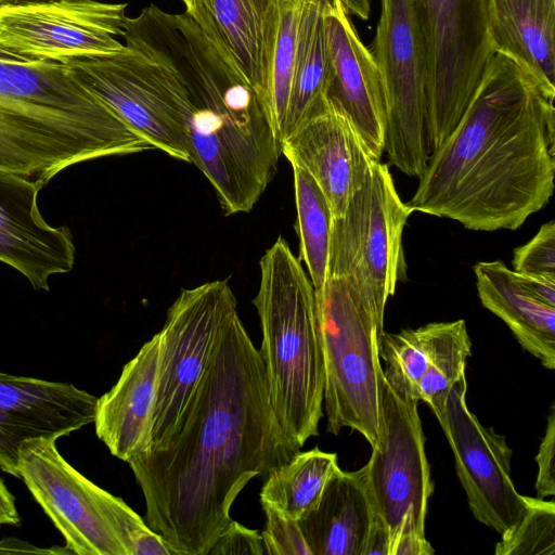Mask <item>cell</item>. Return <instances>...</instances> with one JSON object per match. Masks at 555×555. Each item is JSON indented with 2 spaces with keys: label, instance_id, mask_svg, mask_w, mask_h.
<instances>
[{
  "label": "cell",
  "instance_id": "cell-1",
  "mask_svg": "<svg viewBox=\"0 0 555 555\" xmlns=\"http://www.w3.org/2000/svg\"><path fill=\"white\" fill-rule=\"evenodd\" d=\"M298 451L275 416L259 351L236 311L171 433L128 464L145 524L173 555H208L245 486Z\"/></svg>",
  "mask_w": 555,
  "mask_h": 555
},
{
  "label": "cell",
  "instance_id": "cell-2",
  "mask_svg": "<svg viewBox=\"0 0 555 555\" xmlns=\"http://www.w3.org/2000/svg\"><path fill=\"white\" fill-rule=\"evenodd\" d=\"M554 98L512 59L494 53L408 205L474 231L521 227L554 193Z\"/></svg>",
  "mask_w": 555,
  "mask_h": 555
},
{
  "label": "cell",
  "instance_id": "cell-3",
  "mask_svg": "<svg viewBox=\"0 0 555 555\" xmlns=\"http://www.w3.org/2000/svg\"><path fill=\"white\" fill-rule=\"evenodd\" d=\"M121 39L156 64L183 116L189 163L210 182L224 214L251 210L282 154L254 88L185 12L150 4L127 17Z\"/></svg>",
  "mask_w": 555,
  "mask_h": 555
},
{
  "label": "cell",
  "instance_id": "cell-4",
  "mask_svg": "<svg viewBox=\"0 0 555 555\" xmlns=\"http://www.w3.org/2000/svg\"><path fill=\"white\" fill-rule=\"evenodd\" d=\"M153 149L64 63L0 48V170L46 185L75 164Z\"/></svg>",
  "mask_w": 555,
  "mask_h": 555
},
{
  "label": "cell",
  "instance_id": "cell-5",
  "mask_svg": "<svg viewBox=\"0 0 555 555\" xmlns=\"http://www.w3.org/2000/svg\"><path fill=\"white\" fill-rule=\"evenodd\" d=\"M253 304L260 321L258 351L270 401L284 434L300 450L319 434L325 369L314 289L282 237L260 259Z\"/></svg>",
  "mask_w": 555,
  "mask_h": 555
},
{
  "label": "cell",
  "instance_id": "cell-6",
  "mask_svg": "<svg viewBox=\"0 0 555 555\" xmlns=\"http://www.w3.org/2000/svg\"><path fill=\"white\" fill-rule=\"evenodd\" d=\"M315 299L325 369L326 430L338 435L349 427L372 448L379 427L384 312L341 276H328Z\"/></svg>",
  "mask_w": 555,
  "mask_h": 555
},
{
  "label": "cell",
  "instance_id": "cell-7",
  "mask_svg": "<svg viewBox=\"0 0 555 555\" xmlns=\"http://www.w3.org/2000/svg\"><path fill=\"white\" fill-rule=\"evenodd\" d=\"M412 212L400 198L388 165L375 162L344 215L333 218L328 276L345 278L385 313L403 264L402 233Z\"/></svg>",
  "mask_w": 555,
  "mask_h": 555
},
{
  "label": "cell",
  "instance_id": "cell-8",
  "mask_svg": "<svg viewBox=\"0 0 555 555\" xmlns=\"http://www.w3.org/2000/svg\"><path fill=\"white\" fill-rule=\"evenodd\" d=\"M371 51L380 72L386 102L385 147L389 163L420 177L426 147L428 51L416 0H380Z\"/></svg>",
  "mask_w": 555,
  "mask_h": 555
},
{
  "label": "cell",
  "instance_id": "cell-9",
  "mask_svg": "<svg viewBox=\"0 0 555 555\" xmlns=\"http://www.w3.org/2000/svg\"><path fill=\"white\" fill-rule=\"evenodd\" d=\"M428 51L426 147L430 155L468 106L494 51L486 0H416Z\"/></svg>",
  "mask_w": 555,
  "mask_h": 555
},
{
  "label": "cell",
  "instance_id": "cell-10",
  "mask_svg": "<svg viewBox=\"0 0 555 555\" xmlns=\"http://www.w3.org/2000/svg\"><path fill=\"white\" fill-rule=\"evenodd\" d=\"M417 405L382 371L378 439L364 467L374 508L389 530V552L403 532L425 534L434 491Z\"/></svg>",
  "mask_w": 555,
  "mask_h": 555
},
{
  "label": "cell",
  "instance_id": "cell-11",
  "mask_svg": "<svg viewBox=\"0 0 555 555\" xmlns=\"http://www.w3.org/2000/svg\"><path fill=\"white\" fill-rule=\"evenodd\" d=\"M237 311L227 281L183 289L167 312L159 338L158 383L149 449L173 429L210 360L218 335ZM147 449V450H149Z\"/></svg>",
  "mask_w": 555,
  "mask_h": 555
},
{
  "label": "cell",
  "instance_id": "cell-12",
  "mask_svg": "<svg viewBox=\"0 0 555 555\" xmlns=\"http://www.w3.org/2000/svg\"><path fill=\"white\" fill-rule=\"evenodd\" d=\"M64 64L154 149L189 162L180 107L156 64L144 53L125 44L115 53L77 57Z\"/></svg>",
  "mask_w": 555,
  "mask_h": 555
},
{
  "label": "cell",
  "instance_id": "cell-13",
  "mask_svg": "<svg viewBox=\"0 0 555 555\" xmlns=\"http://www.w3.org/2000/svg\"><path fill=\"white\" fill-rule=\"evenodd\" d=\"M126 3L52 0L0 5V48L11 54L66 63L115 53L121 38Z\"/></svg>",
  "mask_w": 555,
  "mask_h": 555
},
{
  "label": "cell",
  "instance_id": "cell-14",
  "mask_svg": "<svg viewBox=\"0 0 555 555\" xmlns=\"http://www.w3.org/2000/svg\"><path fill=\"white\" fill-rule=\"evenodd\" d=\"M466 393L463 375L452 385L439 423L474 517L501 534L522 515L527 496L512 480L513 451L505 437L481 425L467 406Z\"/></svg>",
  "mask_w": 555,
  "mask_h": 555
},
{
  "label": "cell",
  "instance_id": "cell-15",
  "mask_svg": "<svg viewBox=\"0 0 555 555\" xmlns=\"http://www.w3.org/2000/svg\"><path fill=\"white\" fill-rule=\"evenodd\" d=\"M18 476L78 555H126L102 514L95 487L60 454L55 441L31 439L18 451Z\"/></svg>",
  "mask_w": 555,
  "mask_h": 555
},
{
  "label": "cell",
  "instance_id": "cell-16",
  "mask_svg": "<svg viewBox=\"0 0 555 555\" xmlns=\"http://www.w3.org/2000/svg\"><path fill=\"white\" fill-rule=\"evenodd\" d=\"M280 144L288 162L305 169L318 183L333 218L344 215L373 164L380 160L325 96Z\"/></svg>",
  "mask_w": 555,
  "mask_h": 555
},
{
  "label": "cell",
  "instance_id": "cell-17",
  "mask_svg": "<svg viewBox=\"0 0 555 555\" xmlns=\"http://www.w3.org/2000/svg\"><path fill=\"white\" fill-rule=\"evenodd\" d=\"M98 398L68 383L0 372V468L18 476L27 440H56L93 423Z\"/></svg>",
  "mask_w": 555,
  "mask_h": 555
},
{
  "label": "cell",
  "instance_id": "cell-18",
  "mask_svg": "<svg viewBox=\"0 0 555 555\" xmlns=\"http://www.w3.org/2000/svg\"><path fill=\"white\" fill-rule=\"evenodd\" d=\"M328 75L325 98L340 111L380 159L385 147L386 102L376 61L338 0H324Z\"/></svg>",
  "mask_w": 555,
  "mask_h": 555
},
{
  "label": "cell",
  "instance_id": "cell-19",
  "mask_svg": "<svg viewBox=\"0 0 555 555\" xmlns=\"http://www.w3.org/2000/svg\"><path fill=\"white\" fill-rule=\"evenodd\" d=\"M38 180L0 170V261L22 273L36 289H49L53 274L69 272L75 262L73 236L66 227L42 218Z\"/></svg>",
  "mask_w": 555,
  "mask_h": 555
},
{
  "label": "cell",
  "instance_id": "cell-20",
  "mask_svg": "<svg viewBox=\"0 0 555 555\" xmlns=\"http://www.w3.org/2000/svg\"><path fill=\"white\" fill-rule=\"evenodd\" d=\"M281 4L282 0L184 2L185 13L254 88L267 111Z\"/></svg>",
  "mask_w": 555,
  "mask_h": 555
},
{
  "label": "cell",
  "instance_id": "cell-21",
  "mask_svg": "<svg viewBox=\"0 0 555 555\" xmlns=\"http://www.w3.org/2000/svg\"><path fill=\"white\" fill-rule=\"evenodd\" d=\"M159 338L155 334L125 364L117 383L98 398L95 433L124 462L149 449L158 383Z\"/></svg>",
  "mask_w": 555,
  "mask_h": 555
},
{
  "label": "cell",
  "instance_id": "cell-22",
  "mask_svg": "<svg viewBox=\"0 0 555 555\" xmlns=\"http://www.w3.org/2000/svg\"><path fill=\"white\" fill-rule=\"evenodd\" d=\"M376 515L365 467H338L318 504L298 524L312 555H363Z\"/></svg>",
  "mask_w": 555,
  "mask_h": 555
},
{
  "label": "cell",
  "instance_id": "cell-23",
  "mask_svg": "<svg viewBox=\"0 0 555 555\" xmlns=\"http://www.w3.org/2000/svg\"><path fill=\"white\" fill-rule=\"evenodd\" d=\"M486 11L494 53L555 96V0H486Z\"/></svg>",
  "mask_w": 555,
  "mask_h": 555
},
{
  "label": "cell",
  "instance_id": "cell-24",
  "mask_svg": "<svg viewBox=\"0 0 555 555\" xmlns=\"http://www.w3.org/2000/svg\"><path fill=\"white\" fill-rule=\"evenodd\" d=\"M474 273L481 305L508 326L526 351L554 370L555 307L527 292L501 260L479 261Z\"/></svg>",
  "mask_w": 555,
  "mask_h": 555
},
{
  "label": "cell",
  "instance_id": "cell-25",
  "mask_svg": "<svg viewBox=\"0 0 555 555\" xmlns=\"http://www.w3.org/2000/svg\"><path fill=\"white\" fill-rule=\"evenodd\" d=\"M324 0H305L294 63L288 108L280 142L325 96L328 56L324 28Z\"/></svg>",
  "mask_w": 555,
  "mask_h": 555
},
{
  "label": "cell",
  "instance_id": "cell-26",
  "mask_svg": "<svg viewBox=\"0 0 555 555\" xmlns=\"http://www.w3.org/2000/svg\"><path fill=\"white\" fill-rule=\"evenodd\" d=\"M337 454L318 447L296 452L286 463L267 475L260 491V502L298 520L319 502L334 472Z\"/></svg>",
  "mask_w": 555,
  "mask_h": 555
},
{
  "label": "cell",
  "instance_id": "cell-27",
  "mask_svg": "<svg viewBox=\"0 0 555 555\" xmlns=\"http://www.w3.org/2000/svg\"><path fill=\"white\" fill-rule=\"evenodd\" d=\"M291 165L294 173L300 258L307 266L315 296H320L328 279L333 215L314 179L301 167Z\"/></svg>",
  "mask_w": 555,
  "mask_h": 555
},
{
  "label": "cell",
  "instance_id": "cell-28",
  "mask_svg": "<svg viewBox=\"0 0 555 555\" xmlns=\"http://www.w3.org/2000/svg\"><path fill=\"white\" fill-rule=\"evenodd\" d=\"M472 354V341L464 320L436 322L428 363L422 375L416 396L426 402L439 421L452 385L465 375L466 360Z\"/></svg>",
  "mask_w": 555,
  "mask_h": 555
},
{
  "label": "cell",
  "instance_id": "cell-29",
  "mask_svg": "<svg viewBox=\"0 0 555 555\" xmlns=\"http://www.w3.org/2000/svg\"><path fill=\"white\" fill-rule=\"evenodd\" d=\"M304 3L305 0H282L281 4L268 104L269 116L279 140L283 134L288 108Z\"/></svg>",
  "mask_w": 555,
  "mask_h": 555
},
{
  "label": "cell",
  "instance_id": "cell-30",
  "mask_svg": "<svg viewBox=\"0 0 555 555\" xmlns=\"http://www.w3.org/2000/svg\"><path fill=\"white\" fill-rule=\"evenodd\" d=\"M436 331V322L399 333H383L379 358L384 360L385 377L409 390L416 398L418 382L424 374Z\"/></svg>",
  "mask_w": 555,
  "mask_h": 555
},
{
  "label": "cell",
  "instance_id": "cell-31",
  "mask_svg": "<svg viewBox=\"0 0 555 555\" xmlns=\"http://www.w3.org/2000/svg\"><path fill=\"white\" fill-rule=\"evenodd\" d=\"M495 555H554L555 502L527 496L519 519L501 533Z\"/></svg>",
  "mask_w": 555,
  "mask_h": 555
},
{
  "label": "cell",
  "instance_id": "cell-32",
  "mask_svg": "<svg viewBox=\"0 0 555 555\" xmlns=\"http://www.w3.org/2000/svg\"><path fill=\"white\" fill-rule=\"evenodd\" d=\"M95 496L102 514L114 529L126 555H173L164 539L122 499L99 486L95 487Z\"/></svg>",
  "mask_w": 555,
  "mask_h": 555
},
{
  "label": "cell",
  "instance_id": "cell-33",
  "mask_svg": "<svg viewBox=\"0 0 555 555\" xmlns=\"http://www.w3.org/2000/svg\"><path fill=\"white\" fill-rule=\"evenodd\" d=\"M266 526L261 533L268 555H312L298 520L281 511L261 503Z\"/></svg>",
  "mask_w": 555,
  "mask_h": 555
},
{
  "label": "cell",
  "instance_id": "cell-34",
  "mask_svg": "<svg viewBox=\"0 0 555 555\" xmlns=\"http://www.w3.org/2000/svg\"><path fill=\"white\" fill-rule=\"evenodd\" d=\"M513 271L555 276V221L541 225L538 233L513 251Z\"/></svg>",
  "mask_w": 555,
  "mask_h": 555
},
{
  "label": "cell",
  "instance_id": "cell-35",
  "mask_svg": "<svg viewBox=\"0 0 555 555\" xmlns=\"http://www.w3.org/2000/svg\"><path fill=\"white\" fill-rule=\"evenodd\" d=\"M234 554L263 555L266 551L261 533L232 519L217 538L208 555Z\"/></svg>",
  "mask_w": 555,
  "mask_h": 555
},
{
  "label": "cell",
  "instance_id": "cell-36",
  "mask_svg": "<svg viewBox=\"0 0 555 555\" xmlns=\"http://www.w3.org/2000/svg\"><path fill=\"white\" fill-rule=\"evenodd\" d=\"M554 446H555V406L552 404L547 417V425L544 437L539 446L535 455L538 474L535 479V491L538 498L544 499L555 494L554 477Z\"/></svg>",
  "mask_w": 555,
  "mask_h": 555
},
{
  "label": "cell",
  "instance_id": "cell-37",
  "mask_svg": "<svg viewBox=\"0 0 555 555\" xmlns=\"http://www.w3.org/2000/svg\"><path fill=\"white\" fill-rule=\"evenodd\" d=\"M515 275L532 296L555 307V276L518 272H515Z\"/></svg>",
  "mask_w": 555,
  "mask_h": 555
},
{
  "label": "cell",
  "instance_id": "cell-38",
  "mask_svg": "<svg viewBox=\"0 0 555 555\" xmlns=\"http://www.w3.org/2000/svg\"><path fill=\"white\" fill-rule=\"evenodd\" d=\"M435 550L425 534L404 532L397 537L389 555H431Z\"/></svg>",
  "mask_w": 555,
  "mask_h": 555
},
{
  "label": "cell",
  "instance_id": "cell-39",
  "mask_svg": "<svg viewBox=\"0 0 555 555\" xmlns=\"http://www.w3.org/2000/svg\"><path fill=\"white\" fill-rule=\"evenodd\" d=\"M389 530L377 514L369 532L363 555H389Z\"/></svg>",
  "mask_w": 555,
  "mask_h": 555
},
{
  "label": "cell",
  "instance_id": "cell-40",
  "mask_svg": "<svg viewBox=\"0 0 555 555\" xmlns=\"http://www.w3.org/2000/svg\"><path fill=\"white\" fill-rule=\"evenodd\" d=\"M0 553L72 554L73 552L67 547L60 548L57 546L52 548H40L28 542L14 538H8L0 541Z\"/></svg>",
  "mask_w": 555,
  "mask_h": 555
},
{
  "label": "cell",
  "instance_id": "cell-41",
  "mask_svg": "<svg viewBox=\"0 0 555 555\" xmlns=\"http://www.w3.org/2000/svg\"><path fill=\"white\" fill-rule=\"evenodd\" d=\"M21 517L16 508L15 498L0 478V525L18 526Z\"/></svg>",
  "mask_w": 555,
  "mask_h": 555
},
{
  "label": "cell",
  "instance_id": "cell-42",
  "mask_svg": "<svg viewBox=\"0 0 555 555\" xmlns=\"http://www.w3.org/2000/svg\"><path fill=\"white\" fill-rule=\"evenodd\" d=\"M349 14L361 20H367L370 15V0H338Z\"/></svg>",
  "mask_w": 555,
  "mask_h": 555
},
{
  "label": "cell",
  "instance_id": "cell-43",
  "mask_svg": "<svg viewBox=\"0 0 555 555\" xmlns=\"http://www.w3.org/2000/svg\"><path fill=\"white\" fill-rule=\"evenodd\" d=\"M46 1H52V0H0V5L26 4V3L46 2Z\"/></svg>",
  "mask_w": 555,
  "mask_h": 555
},
{
  "label": "cell",
  "instance_id": "cell-44",
  "mask_svg": "<svg viewBox=\"0 0 555 555\" xmlns=\"http://www.w3.org/2000/svg\"><path fill=\"white\" fill-rule=\"evenodd\" d=\"M183 3L186 1V0H181Z\"/></svg>",
  "mask_w": 555,
  "mask_h": 555
}]
</instances>
